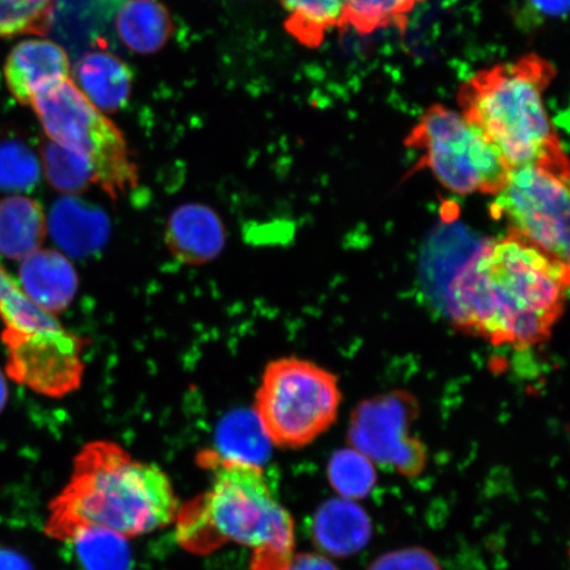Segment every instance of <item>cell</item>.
<instances>
[{
  "label": "cell",
  "mask_w": 570,
  "mask_h": 570,
  "mask_svg": "<svg viewBox=\"0 0 570 570\" xmlns=\"http://www.w3.org/2000/svg\"><path fill=\"white\" fill-rule=\"evenodd\" d=\"M70 59L60 45L47 39H28L7 57V88L20 105H31L36 95L70 77Z\"/></svg>",
  "instance_id": "8fae6325"
},
{
  "label": "cell",
  "mask_w": 570,
  "mask_h": 570,
  "mask_svg": "<svg viewBox=\"0 0 570 570\" xmlns=\"http://www.w3.org/2000/svg\"><path fill=\"white\" fill-rule=\"evenodd\" d=\"M372 523L365 511L354 501L334 499L317 511L313 534L326 553L346 558L368 543Z\"/></svg>",
  "instance_id": "2e32d148"
},
{
  "label": "cell",
  "mask_w": 570,
  "mask_h": 570,
  "mask_svg": "<svg viewBox=\"0 0 570 570\" xmlns=\"http://www.w3.org/2000/svg\"><path fill=\"white\" fill-rule=\"evenodd\" d=\"M48 218L35 199L13 195L0 199V255L23 261L42 248Z\"/></svg>",
  "instance_id": "e0dca14e"
},
{
  "label": "cell",
  "mask_w": 570,
  "mask_h": 570,
  "mask_svg": "<svg viewBox=\"0 0 570 570\" xmlns=\"http://www.w3.org/2000/svg\"><path fill=\"white\" fill-rule=\"evenodd\" d=\"M368 570H441L431 553L423 550H402L382 556Z\"/></svg>",
  "instance_id": "484cf974"
},
{
  "label": "cell",
  "mask_w": 570,
  "mask_h": 570,
  "mask_svg": "<svg viewBox=\"0 0 570 570\" xmlns=\"http://www.w3.org/2000/svg\"><path fill=\"white\" fill-rule=\"evenodd\" d=\"M20 287L49 315H60L75 302L80 281L67 255L57 249L40 248L20 261Z\"/></svg>",
  "instance_id": "4fadbf2b"
},
{
  "label": "cell",
  "mask_w": 570,
  "mask_h": 570,
  "mask_svg": "<svg viewBox=\"0 0 570 570\" xmlns=\"http://www.w3.org/2000/svg\"><path fill=\"white\" fill-rule=\"evenodd\" d=\"M42 167L52 187L67 194H77L95 184L89 164L53 141L42 151Z\"/></svg>",
  "instance_id": "d4e9b609"
},
{
  "label": "cell",
  "mask_w": 570,
  "mask_h": 570,
  "mask_svg": "<svg viewBox=\"0 0 570 570\" xmlns=\"http://www.w3.org/2000/svg\"><path fill=\"white\" fill-rule=\"evenodd\" d=\"M31 105L47 137L87 161L92 183L107 196L119 199L138 188L139 167L125 134L70 77L36 95Z\"/></svg>",
  "instance_id": "5b68a950"
},
{
  "label": "cell",
  "mask_w": 570,
  "mask_h": 570,
  "mask_svg": "<svg viewBox=\"0 0 570 570\" xmlns=\"http://www.w3.org/2000/svg\"><path fill=\"white\" fill-rule=\"evenodd\" d=\"M510 233L569 263V173L544 166L512 168L495 196Z\"/></svg>",
  "instance_id": "ba28073f"
},
{
  "label": "cell",
  "mask_w": 570,
  "mask_h": 570,
  "mask_svg": "<svg viewBox=\"0 0 570 570\" xmlns=\"http://www.w3.org/2000/svg\"><path fill=\"white\" fill-rule=\"evenodd\" d=\"M424 0H347V26L361 35L386 28L404 30L411 12Z\"/></svg>",
  "instance_id": "7402d4cb"
},
{
  "label": "cell",
  "mask_w": 570,
  "mask_h": 570,
  "mask_svg": "<svg viewBox=\"0 0 570 570\" xmlns=\"http://www.w3.org/2000/svg\"><path fill=\"white\" fill-rule=\"evenodd\" d=\"M285 570H338L332 561L316 553H301L292 556L289 566Z\"/></svg>",
  "instance_id": "4316f807"
},
{
  "label": "cell",
  "mask_w": 570,
  "mask_h": 570,
  "mask_svg": "<svg viewBox=\"0 0 570 570\" xmlns=\"http://www.w3.org/2000/svg\"><path fill=\"white\" fill-rule=\"evenodd\" d=\"M0 570H32V567L17 551L0 547Z\"/></svg>",
  "instance_id": "83f0119b"
},
{
  "label": "cell",
  "mask_w": 570,
  "mask_h": 570,
  "mask_svg": "<svg viewBox=\"0 0 570 570\" xmlns=\"http://www.w3.org/2000/svg\"><path fill=\"white\" fill-rule=\"evenodd\" d=\"M209 488L176 518L180 543L208 552L235 543L254 552L253 570H285L295 554V524L258 463L217 451L198 455Z\"/></svg>",
  "instance_id": "3957f363"
},
{
  "label": "cell",
  "mask_w": 570,
  "mask_h": 570,
  "mask_svg": "<svg viewBox=\"0 0 570 570\" xmlns=\"http://www.w3.org/2000/svg\"><path fill=\"white\" fill-rule=\"evenodd\" d=\"M180 502L161 468L135 460L122 446L99 440L76 455L70 480L49 503L46 533L67 541L99 530L131 539L176 522Z\"/></svg>",
  "instance_id": "7a4b0ae2"
},
{
  "label": "cell",
  "mask_w": 570,
  "mask_h": 570,
  "mask_svg": "<svg viewBox=\"0 0 570 570\" xmlns=\"http://www.w3.org/2000/svg\"><path fill=\"white\" fill-rule=\"evenodd\" d=\"M415 402L403 392L362 403L355 410L348 439L352 446L373 463L403 475L422 472L425 452L411 436Z\"/></svg>",
  "instance_id": "30bf717a"
},
{
  "label": "cell",
  "mask_w": 570,
  "mask_h": 570,
  "mask_svg": "<svg viewBox=\"0 0 570 570\" xmlns=\"http://www.w3.org/2000/svg\"><path fill=\"white\" fill-rule=\"evenodd\" d=\"M556 76L538 55L480 70L461 85L460 112L502 155L510 168L544 166L569 173L544 95Z\"/></svg>",
  "instance_id": "277c9868"
},
{
  "label": "cell",
  "mask_w": 570,
  "mask_h": 570,
  "mask_svg": "<svg viewBox=\"0 0 570 570\" xmlns=\"http://www.w3.org/2000/svg\"><path fill=\"white\" fill-rule=\"evenodd\" d=\"M327 480L341 498L355 502L372 493L375 487L374 463L353 446L341 449L327 465Z\"/></svg>",
  "instance_id": "44dd1931"
},
{
  "label": "cell",
  "mask_w": 570,
  "mask_h": 570,
  "mask_svg": "<svg viewBox=\"0 0 570 570\" xmlns=\"http://www.w3.org/2000/svg\"><path fill=\"white\" fill-rule=\"evenodd\" d=\"M116 31L127 49L148 56L166 48L176 27L168 7L160 0H126L117 11Z\"/></svg>",
  "instance_id": "9a60e30c"
},
{
  "label": "cell",
  "mask_w": 570,
  "mask_h": 570,
  "mask_svg": "<svg viewBox=\"0 0 570 570\" xmlns=\"http://www.w3.org/2000/svg\"><path fill=\"white\" fill-rule=\"evenodd\" d=\"M6 373L36 394L63 397L81 387L87 341L60 326L38 332L4 330Z\"/></svg>",
  "instance_id": "9c48e42d"
},
{
  "label": "cell",
  "mask_w": 570,
  "mask_h": 570,
  "mask_svg": "<svg viewBox=\"0 0 570 570\" xmlns=\"http://www.w3.org/2000/svg\"><path fill=\"white\" fill-rule=\"evenodd\" d=\"M568 288L569 263L510 233L455 276L454 317L463 331L495 346L537 345L550 338Z\"/></svg>",
  "instance_id": "6da1fadb"
},
{
  "label": "cell",
  "mask_w": 570,
  "mask_h": 570,
  "mask_svg": "<svg viewBox=\"0 0 570 570\" xmlns=\"http://www.w3.org/2000/svg\"><path fill=\"white\" fill-rule=\"evenodd\" d=\"M7 402H9V386H7L4 374L0 370V413L3 412Z\"/></svg>",
  "instance_id": "f546056e"
},
{
  "label": "cell",
  "mask_w": 570,
  "mask_h": 570,
  "mask_svg": "<svg viewBox=\"0 0 570 570\" xmlns=\"http://www.w3.org/2000/svg\"><path fill=\"white\" fill-rule=\"evenodd\" d=\"M71 73L78 90L104 114H116L130 102L132 71L119 56L102 46L83 53Z\"/></svg>",
  "instance_id": "5bb4252c"
},
{
  "label": "cell",
  "mask_w": 570,
  "mask_h": 570,
  "mask_svg": "<svg viewBox=\"0 0 570 570\" xmlns=\"http://www.w3.org/2000/svg\"><path fill=\"white\" fill-rule=\"evenodd\" d=\"M38 156L19 138H0V190L23 191L40 180Z\"/></svg>",
  "instance_id": "603a6c76"
},
{
  "label": "cell",
  "mask_w": 570,
  "mask_h": 570,
  "mask_svg": "<svg viewBox=\"0 0 570 570\" xmlns=\"http://www.w3.org/2000/svg\"><path fill=\"white\" fill-rule=\"evenodd\" d=\"M405 146L419 154V166L453 194L497 196L511 173L479 128L443 105L431 106L420 117Z\"/></svg>",
  "instance_id": "52a82bcc"
},
{
  "label": "cell",
  "mask_w": 570,
  "mask_h": 570,
  "mask_svg": "<svg viewBox=\"0 0 570 570\" xmlns=\"http://www.w3.org/2000/svg\"><path fill=\"white\" fill-rule=\"evenodd\" d=\"M127 540L112 532L85 530L73 534L67 543L75 547L83 570H131Z\"/></svg>",
  "instance_id": "ffe728a7"
},
{
  "label": "cell",
  "mask_w": 570,
  "mask_h": 570,
  "mask_svg": "<svg viewBox=\"0 0 570 570\" xmlns=\"http://www.w3.org/2000/svg\"><path fill=\"white\" fill-rule=\"evenodd\" d=\"M166 245L174 258L187 266H205L216 261L226 245L223 219L208 205L190 203L170 214Z\"/></svg>",
  "instance_id": "7c38bea8"
},
{
  "label": "cell",
  "mask_w": 570,
  "mask_h": 570,
  "mask_svg": "<svg viewBox=\"0 0 570 570\" xmlns=\"http://www.w3.org/2000/svg\"><path fill=\"white\" fill-rule=\"evenodd\" d=\"M285 31L302 46L318 48L326 35L347 26V0H281Z\"/></svg>",
  "instance_id": "ac0fdd59"
},
{
  "label": "cell",
  "mask_w": 570,
  "mask_h": 570,
  "mask_svg": "<svg viewBox=\"0 0 570 570\" xmlns=\"http://www.w3.org/2000/svg\"><path fill=\"white\" fill-rule=\"evenodd\" d=\"M57 316L49 315L36 305L20 284L0 266V320L6 330L16 332H38L62 326Z\"/></svg>",
  "instance_id": "d6986e66"
},
{
  "label": "cell",
  "mask_w": 570,
  "mask_h": 570,
  "mask_svg": "<svg viewBox=\"0 0 570 570\" xmlns=\"http://www.w3.org/2000/svg\"><path fill=\"white\" fill-rule=\"evenodd\" d=\"M540 12L550 17H559L568 10V0H531Z\"/></svg>",
  "instance_id": "f1b7e54d"
},
{
  "label": "cell",
  "mask_w": 570,
  "mask_h": 570,
  "mask_svg": "<svg viewBox=\"0 0 570 570\" xmlns=\"http://www.w3.org/2000/svg\"><path fill=\"white\" fill-rule=\"evenodd\" d=\"M341 403L336 375L315 362L284 356L271 361L263 372L254 415L269 444L301 449L330 430Z\"/></svg>",
  "instance_id": "8992f818"
},
{
  "label": "cell",
  "mask_w": 570,
  "mask_h": 570,
  "mask_svg": "<svg viewBox=\"0 0 570 570\" xmlns=\"http://www.w3.org/2000/svg\"><path fill=\"white\" fill-rule=\"evenodd\" d=\"M55 0H0V38L51 31Z\"/></svg>",
  "instance_id": "cb8c5ba5"
}]
</instances>
